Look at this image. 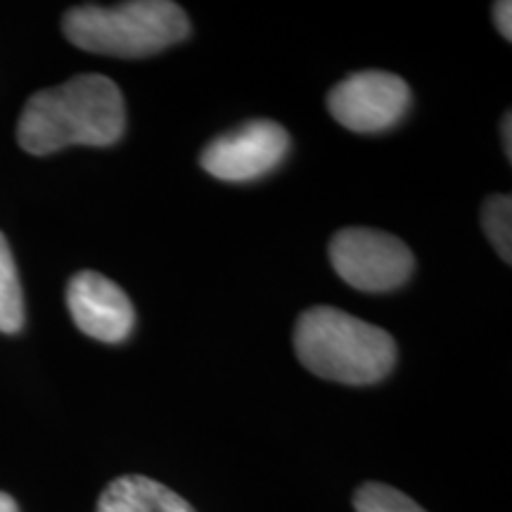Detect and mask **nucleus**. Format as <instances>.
Listing matches in <instances>:
<instances>
[{"mask_svg": "<svg viewBox=\"0 0 512 512\" xmlns=\"http://www.w3.org/2000/svg\"><path fill=\"white\" fill-rule=\"evenodd\" d=\"M124 95L102 74H81L31 95L17 124L29 155H53L69 145L107 147L124 136Z\"/></svg>", "mask_w": 512, "mask_h": 512, "instance_id": "1", "label": "nucleus"}, {"mask_svg": "<svg viewBox=\"0 0 512 512\" xmlns=\"http://www.w3.org/2000/svg\"><path fill=\"white\" fill-rule=\"evenodd\" d=\"M294 351L313 375L354 387L384 380L396 363L389 332L332 306H316L299 316Z\"/></svg>", "mask_w": 512, "mask_h": 512, "instance_id": "2", "label": "nucleus"}, {"mask_svg": "<svg viewBox=\"0 0 512 512\" xmlns=\"http://www.w3.org/2000/svg\"><path fill=\"white\" fill-rule=\"evenodd\" d=\"M62 29L86 53L147 57L188 38L190 19L169 0H133L110 8L79 5L64 15Z\"/></svg>", "mask_w": 512, "mask_h": 512, "instance_id": "3", "label": "nucleus"}, {"mask_svg": "<svg viewBox=\"0 0 512 512\" xmlns=\"http://www.w3.org/2000/svg\"><path fill=\"white\" fill-rule=\"evenodd\" d=\"M330 264L358 292H392L411 278L413 252L396 235L344 228L330 240Z\"/></svg>", "mask_w": 512, "mask_h": 512, "instance_id": "4", "label": "nucleus"}, {"mask_svg": "<svg viewBox=\"0 0 512 512\" xmlns=\"http://www.w3.org/2000/svg\"><path fill=\"white\" fill-rule=\"evenodd\" d=\"M290 152V133L268 119L247 121L204 147L202 169L219 181L249 183L271 174Z\"/></svg>", "mask_w": 512, "mask_h": 512, "instance_id": "5", "label": "nucleus"}, {"mask_svg": "<svg viewBox=\"0 0 512 512\" xmlns=\"http://www.w3.org/2000/svg\"><path fill=\"white\" fill-rule=\"evenodd\" d=\"M411 105V88L401 76L368 69L339 81L328 95V110L356 133L387 131L399 124Z\"/></svg>", "mask_w": 512, "mask_h": 512, "instance_id": "6", "label": "nucleus"}, {"mask_svg": "<svg viewBox=\"0 0 512 512\" xmlns=\"http://www.w3.org/2000/svg\"><path fill=\"white\" fill-rule=\"evenodd\" d=\"M67 306L83 335L107 344L124 342L136 325V309L126 292L95 271H81L69 280Z\"/></svg>", "mask_w": 512, "mask_h": 512, "instance_id": "7", "label": "nucleus"}, {"mask_svg": "<svg viewBox=\"0 0 512 512\" xmlns=\"http://www.w3.org/2000/svg\"><path fill=\"white\" fill-rule=\"evenodd\" d=\"M98 512H195L169 486L143 475L119 477L102 491Z\"/></svg>", "mask_w": 512, "mask_h": 512, "instance_id": "8", "label": "nucleus"}, {"mask_svg": "<svg viewBox=\"0 0 512 512\" xmlns=\"http://www.w3.org/2000/svg\"><path fill=\"white\" fill-rule=\"evenodd\" d=\"M24 325V297L8 240L0 233V332H19Z\"/></svg>", "mask_w": 512, "mask_h": 512, "instance_id": "9", "label": "nucleus"}, {"mask_svg": "<svg viewBox=\"0 0 512 512\" xmlns=\"http://www.w3.org/2000/svg\"><path fill=\"white\" fill-rule=\"evenodd\" d=\"M482 228L505 264L512 261V200L510 195H491L482 207Z\"/></svg>", "mask_w": 512, "mask_h": 512, "instance_id": "10", "label": "nucleus"}, {"mask_svg": "<svg viewBox=\"0 0 512 512\" xmlns=\"http://www.w3.org/2000/svg\"><path fill=\"white\" fill-rule=\"evenodd\" d=\"M354 508L356 512H427L403 491L380 482L363 484L354 496Z\"/></svg>", "mask_w": 512, "mask_h": 512, "instance_id": "11", "label": "nucleus"}, {"mask_svg": "<svg viewBox=\"0 0 512 512\" xmlns=\"http://www.w3.org/2000/svg\"><path fill=\"white\" fill-rule=\"evenodd\" d=\"M494 22H496L498 34H501L505 41H510L512 38V3H508V0H498V3L494 5Z\"/></svg>", "mask_w": 512, "mask_h": 512, "instance_id": "12", "label": "nucleus"}, {"mask_svg": "<svg viewBox=\"0 0 512 512\" xmlns=\"http://www.w3.org/2000/svg\"><path fill=\"white\" fill-rule=\"evenodd\" d=\"M501 136H503V150L510 159L512 157V117H510V112H505V117L501 121Z\"/></svg>", "mask_w": 512, "mask_h": 512, "instance_id": "13", "label": "nucleus"}, {"mask_svg": "<svg viewBox=\"0 0 512 512\" xmlns=\"http://www.w3.org/2000/svg\"><path fill=\"white\" fill-rule=\"evenodd\" d=\"M0 512H19L15 498L5 494V491H0Z\"/></svg>", "mask_w": 512, "mask_h": 512, "instance_id": "14", "label": "nucleus"}]
</instances>
